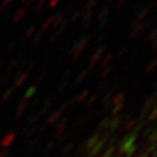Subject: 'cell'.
Masks as SVG:
<instances>
[{"mask_svg":"<svg viewBox=\"0 0 157 157\" xmlns=\"http://www.w3.org/2000/svg\"><path fill=\"white\" fill-rule=\"evenodd\" d=\"M82 25L84 26V27H89L91 23H92V17H93V11L92 10H87V11H85L83 14H82Z\"/></svg>","mask_w":157,"mask_h":157,"instance_id":"obj_6","label":"cell"},{"mask_svg":"<svg viewBox=\"0 0 157 157\" xmlns=\"http://www.w3.org/2000/svg\"><path fill=\"white\" fill-rule=\"evenodd\" d=\"M106 1H107V4H108V2H112L113 0H106Z\"/></svg>","mask_w":157,"mask_h":157,"instance_id":"obj_28","label":"cell"},{"mask_svg":"<svg viewBox=\"0 0 157 157\" xmlns=\"http://www.w3.org/2000/svg\"><path fill=\"white\" fill-rule=\"evenodd\" d=\"M42 39H43V33L36 32V33L34 34V39H33V42H32V45H36L37 43H40Z\"/></svg>","mask_w":157,"mask_h":157,"instance_id":"obj_11","label":"cell"},{"mask_svg":"<svg viewBox=\"0 0 157 157\" xmlns=\"http://www.w3.org/2000/svg\"><path fill=\"white\" fill-rule=\"evenodd\" d=\"M155 65H156V61H155V59H152L151 63L149 64V67H147V71H150V70H152V69L155 67Z\"/></svg>","mask_w":157,"mask_h":157,"instance_id":"obj_20","label":"cell"},{"mask_svg":"<svg viewBox=\"0 0 157 157\" xmlns=\"http://www.w3.org/2000/svg\"><path fill=\"white\" fill-rule=\"evenodd\" d=\"M104 52H105V45H101V47H99V48L94 51V54L92 55V58H91L90 67H93L97 63L100 61L101 58H102Z\"/></svg>","mask_w":157,"mask_h":157,"instance_id":"obj_4","label":"cell"},{"mask_svg":"<svg viewBox=\"0 0 157 157\" xmlns=\"http://www.w3.org/2000/svg\"><path fill=\"white\" fill-rule=\"evenodd\" d=\"M63 20H64V14H63L62 12H59V13H57L54 15V20H52V23H51V28L54 29H57L59 26H61V23L63 22Z\"/></svg>","mask_w":157,"mask_h":157,"instance_id":"obj_7","label":"cell"},{"mask_svg":"<svg viewBox=\"0 0 157 157\" xmlns=\"http://www.w3.org/2000/svg\"><path fill=\"white\" fill-rule=\"evenodd\" d=\"M126 52H127V47L124 45V47H122V48L119 50V52H118V55H117V56H118L119 58H120V57H124Z\"/></svg>","mask_w":157,"mask_h":157,"instance_id":"obj_17","label":"cell"},{"mask_svg":"<svg viewBox=\"0 0 157 157\" xmlns=\"http://www.w3.org/2000/svg\"><path fill=\"white\" fill-rule=\"evenodd\" d=\"M67 26H69V21H67V20H63V22L61 23V26L57 29H55V32L51 34V36L49 37V43H54V42L56 41L57 37L61 36V35L67 30Z\"/></svg>","mask_w":157,"mask_h":157,"instance_id":"obj_2","label":"cell"},{"mask_svg":"<svg viewBox=\"0 0 157 157\" xmlns=\"http://www.w3.org/2000/svg\"><path fill=\"white\" fill-rule=\"evenodd\" d=\"M80 17H82V11H76L72 15H71V17H70V21H69V23H71V25L76 23V21H77V20H79V19H80Z\"/></svg>","mask_w":157,"mask_h":157,"instance_id":"obj_13","label":"cell"},{"mask_svg":"<svg viewBox=\"0 0 157 157\" xmlns=\"http://www.w3.org/2000/svg\"><path fill=\"white\" fill-rule=\"evenodd\" d=\"M113 57H114L113 56V54H108V55H106V56L104 57V59L101 61V65H102V67H106L107 64L112 61Z\"/></svg>","mask_w":157,"mask_h":157,"instance_id":"obj_15","label":"cell"},{"mask_svg":"<svg viewBox=\"0 0 157 157\" xmlns=\"http://www.w3.org/2000/svg\"><path fill=\"white\" fill-rule=\"evenodd\" d=\"M79 1H82V0H79Z\"/></svg>","mask_w":157,"mask_h":157,"instance_id":"obj_29","label":"cell"},{"mask_svg":"<svg viewBox=\"0 0 157 157\" xmlns=\"http://www.w3.org/2000/svg\"><path fill=\"white\" fill-rule=\"evenodd\" d=\"M156 34H157V30L156 28H154L151 30V34L148 36V40L149 41H151V42H154V41H156Z\"/></svg>","mask_w":157,"mask_h":157,"instance_id":"obj_16","label":"cell"},{"mask_svg":"<svg viewBox=\"0 0 157 157\" xmlns=\"http://www.w3.org/2000/svg\"><path fill=\"white\" fill-rule=\"evenodd\" d=\"M58 1H59V0H51L50 2H49V7H50V8H54V7L58 4Z\"/></svg>","mask_w":157,"mask_h":157,"instance_id":"obj_24","label":"cell"},{"mask_svg":"<svg viewBox=\"0 0 157 157\" xmlns=\"http://www.w3.org/2000/svg\"><path fill=\"white\" fill-rule=\"evenodd\" d=\"M36 32V26L33 25V26H30L27 30H26V33H25V39H29V37H32V35H34Z\"/></svg>","mask_w":157,"mask_h":157,"instance_id":"obj_14","label":"cell"},{"mask_svg":"<svg viewBox=\"0 0 157 157\" xmlns=\"http://www.w3.org/2000/svg\"><path fill=\"white\" fill-rule=\"evenodd\" d=\"M91 37H92V34H87V35H85L83 37H80V39L75 43L72 48H71V50H70V55L73 57V58H78L80 57V55L83 54V51L85 50V48H86V45L87 43L90 42Z\"/></svg>","mask_w":157,"mask_h":157,"instance_id":"obj_1","label":"cell"},{"mask_svg":"<svg viewBox=\"0 0 157 157\" xmlns=\"http://www.w3.org/2000/svg\"><path fill=\"white\" fill-rule=\"evenodd\" d=\"M124 1H126V0H118V2H117V5H115V8H117V10L121 8L122 5L124 4Z\"/></svg>","mask_w":157,"mask_h":157,"instance_id":"obj_22","label":"cell"},{"mask_svg":"<svg viewBox=\"0 0 157 157\" xmlns=\"http://www.w3.org/2000/svg\"><path fill=\"white\" fill-rule=\"evenodd\" d=\"M14 47H15V42H14V41H12L11 43H10V45L7 47V52H11V51L14 49Z\"/></svg>","mask_w":157,"mask_h":157,"instance_id":"obj_21","label":"cell"},{"mask_svg":"<svg viewBox=\"0 0 157 157\" xmlns=\"http://www.w3.org/2000/svg\"><path fill=\"white\" fill-rule=\"evenodd\" d=\"M17 59H13V61L11 62V64H10V65L7 67V70H8V71H11L12 69H13V67H14L15 65H17Z\"/></svg>","mask_w":157,"mask_h":157,"instance_id":"obj_19","label":"cell"},{"mask_svg":"<svg viewBox=\"0 0 157 157\" xmlns=\"http://www.w3.org/2000/svg\"><path fill=\"white\" fill-rule=\"evenodd\" d=\"M26 10H27V7H25V8H21V10H19L17 11V13L14 14V17L12 19V21L14 23H17L23 17H25V14H26Z\"/></svg>","mask_w":157,"mask_h":157,"instance_id":"obj_9","label":"cell"},{"mask_svg":"<svg viewBox=\"0 0 157 157\" xmlns=\"http://www.w3.org/2000/svg\"><path fill=\"white\" fill-rule=\"evenodd\" d=\"M108 23H109V15L106 17H104L102 20L99 21V23H98V28L97 29H105L107 26H108Z\"/></svg>","mask_w":157,"mask_h":157,"instance_id":"obj_12","label":"cell"},{"mask_svg":"<svg viewBox=\"0 0 157 157\" xmlns=\"http://www.w3.org/2000/svg\"><path fill=\"white\" fill-rule=\"evenodd\" d=\"M105 36H106V33H105V32H104V33L101 34L100 36H99V37H98V39H97V41H95V42H97V43H100L101 41H102V40L105 39Z\"/></svg>","mask_w":157,"mask_h":157,"instance_id":"obj_23","label":"cell"},{"mask_svg":"<svg viewBox=\"0 0 157 157\" xmlns=\"http://www.w3.org/2000/svg\"><path fill=\"white\" fill-rule=\"evenodd\" d=\"M144 30L143 28V23L142 22H133L130 26V39H135Z\"/></svg>","mask_w":157,"mask_h":157,"instance_id":"obj_5","label":"cell"},{"mask_svg":"<svg viewBox=\"0 0 157 157\" xmlns=\"http://www.w3.org/2000/svg\"><path fill=\"white\" fill-rule=\"evenodd\" d=\"M111 70H112V67H108L106 69V70H105V71H104V75H107V73L109 72V71H111Z\"/></svg>","mask_w":157,"mask_h":157,"instance_id":"obj_26","label":"cell"},{"mask_svg":"<svg viewBox=\"0 0 157 157\" xmlns=\"http://www.w3.org/2000/svg\"><path fill=\"white\" fill-rule=\"evenodd\" d=\"M109 12H111V8H109V5L108 4H105L104 7L100 10V12L98 13V15H97V21L99 22L100 20H102L104 17H106L109 15Z\"/></svg>","mask_w":157,"mask_h":157,"instance_id":"obj_8","label":"cell"},{"mask_svg":"<svg viewBox=\"0 0 157 157\" xmlns=\"http://www.w3.org/2000/svg\"><path fill=\"white\" fill-rule=\"evenodd\" d=\"M52 20H54V15H51L50 17H48L47 20H45L44 22H43V25L41 26V29H40V32L41 33H44L45 30H48V29L51 27V23H52Z\"/></svg>","mask_w":157,"mask_h":157,"instance_id":"obj_10","label":"cell"},{"mask_svg":"<svg viewBox=\"0 0 157 157\" xmlns=\"http://www.w3.org/2000/svg\"><path fill=\"white\" fill-rule=\"evenodd\" d=\"M156 44H157V41H154L151 44V50L154 54H156Z\"/></svg>","mask_w":157,"mask_h":157,"instance_id":"obj_25","label":"cell"},{"mask_svg":"<svg viewBox=\"0 0 157 157\" xmlns=\"http://www.w3.org/2000/svg\"><path fill=\"white\" fill-rule=\"evenodd\" d=\"M12 1H13V0H5V1L2 2V5L0 6V7H1V8H4V10H6V8L8 7V5H10V4L12 2Z\"/></svg>","mask_w":157,"mask_h":157,"instance_id":"obj_18","label":"cell"},{"mask_svg":"<svg viewBox=\"0 0 157 157\" xmlns=\"http://www.w3.org/2000/svg\"><path fill=\"white\" fill-rule=\"evenodd\" d=\"M27 1H28V0H21V2H23V4H25V2H27Z\"/></svg>","mask_w":157,"mask_h":157,"instance_id":"obj_27","label":"cell"},{"mask_svg":"<svg viewBox=\"0 0 157 157\" xmlns=\"http://www.w3.org/2000/svg\"><path fill=\"white\" fill-rule=\"evenodd\" d=\"M154 6H155V2L151 1L148 6L143 7V8H142L137 14H136V17H135V19H134V22H142V21L146 19L147 15L149 14V12H150V10H151Z\"/></svg>","mask_w":157,"mask_h":157,"instance_id":"obj_3","label":"cell"}]
</instances>
